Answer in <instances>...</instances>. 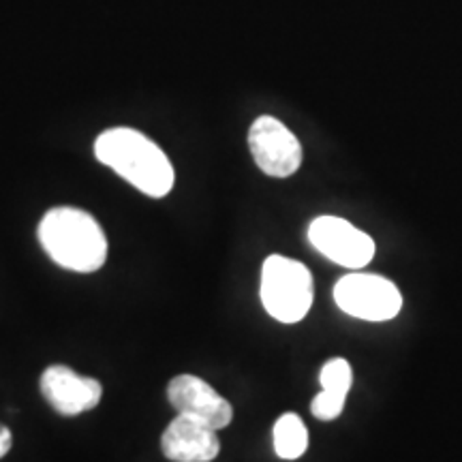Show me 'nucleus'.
Instances as JSON below:
<instances>
[{"instance_id": "8", "label": "nucleus", "mask_w": 462, "mask_h": 462, "mask_svg": "<svg viewBox=\"0 0 462 462\" xmlns=\"http://www.w3.org/2000/svg\"><path fill=\"white\" fill-rule=\"evenodd\" d=\"M167 398L178 413L204 421L215 430L227 429L234 420V407L204 379L178 374L167 385Z\"/></svg>"}, {"instance_id": "13", "label": "nucleus", "mask_w": 462, "mask_h": 462, "mask_svg": "<svg viewBox=\"0 0 462 462\" xmlns=\"http://www.w3.org/2000/svg\"><path fill=\"white\" fill-rule=\"evenodd\" d=\"M11 443H14V437H11V430L5 424H0V458L9 454Z\"/></svg>"}, {"instance_id": "10", "label": "nucleus", "mask_w": 462, "mask_h": 462, "mask_svg": "<svg viewBox=\"0 0 462 462\" xmlns=\"http://www.w3.org/2000/svg\"><path fill=\"white\" fill-rule=\"evenodd\" d=\"M274 452L282 460H296L309 449V430L296 413H282L273 429Z\"/></svg>"}, {"instance_id": "5", "label": "nucleus", "mask_w": 462, "mask_h": 462, "mask_svg": "<svg viewBox=\"0 0 462 462\" xmlns=\"http://www.w3.org/2000/svg\"><path fill=\"white\" fill-rule=\"evenodd\" d=\"M248 148L265 176L289 178L302 165L298 137L273 116H259L248 131Z\"/></svg>"}, {"instance_id": "11", "label": "nucleus", "mask_w": 462, "mask_h": 462, "mask_svg": "<svg viewBox=\"0 0 462 462\" xmlns=\"http://www.w3.org/2000/svg\"><path fill=\"white\" fill-rule=\"evenodd\" d=\"M319 381L323 392L346 398L351 388V381H354V373H351L349 362L343 360V357H334V360L326 362L321 368Z\"/></svg>"}, {"instance_id": "4", "label": "nucleus", "mask_w": 462, "mask_h": 462, "mask_svg": "<svg viewBox=\"0 0 462 462\" xmlns=\"http://www.w3.org/2000/svg\"><path fill=\"white\" fill-rule=\"evenodd\" d=\"M343 313L364 321H390L401 313L402 296L394 282L377 274H346L334 287Z\"/></svg>"}, {"instance_id": "7", "label": "nucleus", "mask_w": 462, "mask_h": 462, "mask_svg": "<svg viewBox=\"0 0 462 462\" xmlns=\"http://www.w3.org/2000/svg\"><path fill=\"white\" fill-rule=\"evenodd\" d=\"M39 388L50 407L67 418L92 411L103 398L101 381L78 374L62 364L45 368L39 379Z\"/></svg>"}, {"instance_id": "1", "label": "nucleus", "mask_w": 462, "mask_h": 462, "mask_svg": "<svg viewBox=\"0 0 462 462\" xmlns=\"http://www.w3.org/2000/svg\"><path fill=\"white\" fill-rule=\"evenodd\" d=\"M99 163L112 167L120 178L148 198H165L173 189V167L167 154L143 133L116 126L103 131L95 142Z\"/></svg>"}, {"instance_id": "2", "label": "nucleus", "mask_w": 462, "mask_h": 462, "mask_svg": "<svg viewBox=\"0 0 462 462\" xmlns=\"http://www.w3.org/2000/svg\"><path fill=\"white\" fill-rule=\"evenodd\" d=\"M37 238L51 262L71 273H97L107 259L106 231L90 212L79 208L60 206L45 212Z\"/></svg>"}, {"instance_id": "12", "label": "nucleus", "mask_w": 462, "mask_h": 462, "mask_svg": "<svg viewBox=\"0 0 462 462\" xmlns=\"http://www.w3.org/2000/svg\"><path fill=\"white\" fill-rule=\"evenodd\" d=\"M345 409V398L343 396H334V394H328V392H319L313 398V402H310V411L317 420H337L340 413H343Z\"/></svg>"}, {"instance_id": "3", "label": "nucleus", "mask_w": 462, "mask_h": 462, "mask_svg": "<svg viewBox=\"0 0 462 462\" xmlns=\"http://www.w3.org/2000/svg\"><path fill=\"white\" fill-rule=\"evenodd\" d=\"M262 304L281 323H298L313 306V276L304 263L270 255L262 268Z\"/></svg>"}, {"instance_id": "6", "label": "nucleus", "mask_w": 462, "mask_h": 462, "mask_svg": "<svg viewBox=\"0 0 462 462\" xmlns=\"http://www.w3.org/2000/svg\"><path fill=\"white\" fill-rule=\"evenodd\" d=\"M309 240L323 257L351 270L368 265L374 255L371 236L340 217L315 218L309 227Z\"/></svg>"}, {"instance_id": "9", "label": "nucleus", "mask_w": 462, "mask_h": 462, "mask_svg": "<svg viewBox=\"0 0 462 462\" xmlns=\"http://www.w3.org/2000/svg\"><path fill=\"white\" fill-rule=\"evenodd\" d=\"M217 432L204 421L178 413L161 437V449L173 462H210L221 452Z\"/></svg>"}]
</instances>
